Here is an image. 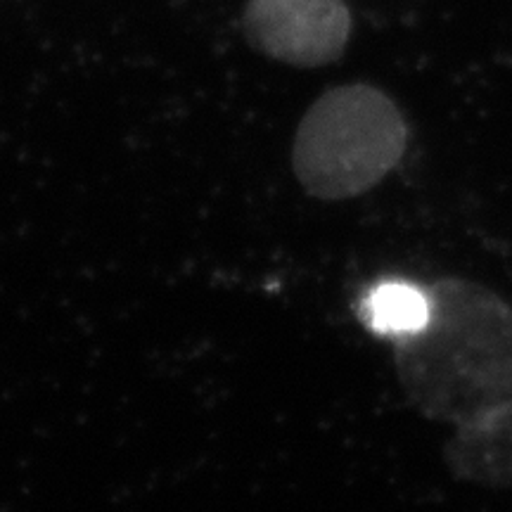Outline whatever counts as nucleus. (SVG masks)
I'll use <instances>...</instances> for the list:
<instances>
[{"label":"nucleus","mask_w":512,"mask_h":512,"mask_svg":"<svg viewBox=\"0 0 512 512\" xmlns=\"http://www.w3.org/2000/svg\"><path fill=\"white\" fill-rule=\"evenodd\" d=\"M427 297L425 328L396 339V375L413 408L458 427L512 396V304L467 278Z\"/></svg>","instance_id":"1"},{"label":"nucleus","mask_w":512,"mask_h":512,"mask_svg":"<svg viewBox=\"0 0 512 512\" xmlns=\"http://www.w3.org/2000/svg\"><path fill=\"white\" fill-rule=\"evenodd\" d=\"M444 463L458 482L512 489V396L456 427Z\"/></svg>","instance_id":"4"},{"label":"nucleus","mask_w":512,"mask_h":512,"mask_svg":"<svg viewBox=\"0 0 512 512\" xmlns=\"http://www.w3.org/2000/svg\"><path fill=\"white\" fill-rule=\"evenodd\" d=\"M361 316L377 335L399 339L425 328L430 318V297L427 290L411 283L387 280L366 294Z\"/></svg>","instance_id":"5"},{"label":"nucleus","mask_w":512,"mask_h":512,"mask_svg":"<svg viewBox=\"0 0 512 512\" xmlns=\"http://www.w3.org/2000/svg\"><path fill=\"white\" fill-rule=\"evenodd\" d=\"M249 43L294 67H323L347 48L351 15L344 0H249Z\"/></svg>","instance_id":"3"},{"label":"nucleus","mask_w":512,"mask_h":512,"mask_svg":"<svg viewBox=\"0 0 512 512\" xmlns=\"http://www.w3.org/2000/svg\"><path fill=\"white\" fill-rule=\"evenodd\" d=\"M406 145L408 126L394 100L368 83H349L306 110L294 136L292 171L316 200H354L392 174Z\"/></svg>","instance_id":"2"}]
</instances>
